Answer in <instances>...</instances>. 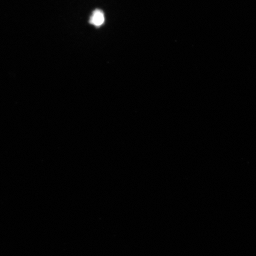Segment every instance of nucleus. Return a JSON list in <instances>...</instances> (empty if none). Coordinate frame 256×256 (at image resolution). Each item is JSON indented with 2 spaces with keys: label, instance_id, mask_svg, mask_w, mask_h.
<instances>
[{
  "label": "nucleus",
  "instance_id": "1",
  "mask_svg": "<svg viewBox=\"0 0 256 256\" xmlns=\"http://www.w3.org/2000/svg\"><path fill=\"white\" fill-rule=\"evenodd\" d=\"M104 12L100 10H95L90 18V24L95 26L96 27H100L104 23Z\"/></svg>",
  "mask_w": 256,
  "mask_h": 256
}]
</instances>
